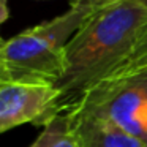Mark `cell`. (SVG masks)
I'll return each instance as SVG.
<instances>
[{"label":"cell","instance_id":"cell-1","mask_svg":"<svg viewBox=\"0 0 147 147\" xmlns=\"http://www.w3.org/2000/svg\"><path fill=\"white\" fill-rule=\"evenodd\" d=\"M147 33V8L125 2L103 5L65 48V71L55 84L59 111L71 112L86 92L117 68Z\"/></svg>","mask_w":147,"mask_h":147},{"label":"cell","instance_id":"cell-2","mask_svg":"<svg viewBox=\"0 0 147 147\" xmlns=\"http://www.w3.org/2000/svg\"><path fill=\"white\" fill-rule=\"evenodd\" d=\"M109 0H73L63 14L0 38L2 82L55 86L65 71V48L90 16Z\"/></svg>","mask_w":147,"mask_h":147},{"label":"cell","instance_id":"cell-3","mask_svg":"<svg viewBox=\"0 0 147 147\" xmlns=\"http://www.w3.org/2000/svg\"><path fill=\"white\" fill-rule=\"evenodd\" d=\"M73 112L106 120L147 146V59L128 55L87 90Z\"/></svg>","mask_w":147,"mask_h":147},{"label":"cell","instance_id":"cell-4","mask_svg":"<svg viewBox=\"0 0 147 147\" xmlns=\"http://www.w3.org/2000/svg\"><path fill=\"white\" fill-rule=\"evenodd\" d=\"M59 114V92L54 86L0 84V134L22 123L45 127Z\"/></svg>","mask_w":147,"mask_h":147},{"label":"cell","instance_id":"cell-5","mask_svg":"<svg viewBox=\"0 0 147 147\" xmlns=\"http://www.w3.org/2000/svg\"><path fill=\"white\" fill-rule=\"evenodd\" d=\"M68 115L78 147H147L141 139L95 115L81 112Z\"/></svg>","mask_w":147,"mask_h":147},{"label":"cell","instance_id":"cell-6","mask_svg":"<svg viewBox=\"0 0 147 147\" xmlns=\"http://www.w3.org/2000/svg\"><path fill=\"white\" fill-rule=\"evenodd\" d=\"M29 147H78L70 115L65 112L55 115L48 125L43 127L40 136Z\"/></svg>","mask_w":147,"mask_h":147},{"label":"cell","instance_id":"cell-7","mask_svg":"<svg viewBox=\"0 0 147 147\" xmlns=\"http://www.w3.org/2000/svg\"><path fill=\"white\" fill-rule=\"evenodd\" d=\"M10 18V8H8V0H0V27Z\"/></svg>","mask_w":147,"mask_h":147},{"label":"cell","instance_id":"cell-8","mask_svg":"<svg viewBox=\"0 0 147 147\" xmlns=\"http://www.w3.org/2000/svg\"><path fill=\"white\" fill-rule=\"evenodd\" d=\"M109 2H125V3H131V5L147 8V0H109Z\"/></svg>","mask_w":147,"mask_h":147},{"label":"cell","instance_id":"cell-9","mask_svg":"<svg viewBox=\"0 0 147 147\" xmlns=\"http://www.w3.org/2000/svg\"><path fill=\"white\" fill-rule=\"evenodd\" d=\"M0 84H3V82H2V78H0Z\"/></svg>","mask_w":147,"mask_h":147}]
</instances>
